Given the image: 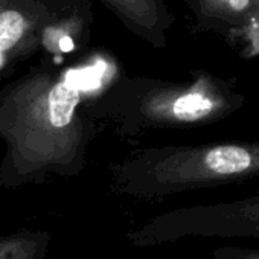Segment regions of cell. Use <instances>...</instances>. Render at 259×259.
Listing matches in <instances>:
<instances>
[{
  "label": "cell",
  "instance_id": "obj_5",
  "mask_svg": "<svg viewBox=\"0 0 259 259\" xmlns=\"http://www.w3.org/2000/svg\"><path fill=\"white\" fill-rule=\"evenodd\" d=\"M218 259H259V250L242 247H224L217 251Z\"/></svg>",
  "mask_w": 259,
  "mask_h": 259
},
{
  "label": "cell",
  "instance_id": "obj_1",
  "mask_svg": "<svg viewBox=\"0 0 259 259\" xmlns=\"http://www.w3.org/2000/svg\"><path fill=\"white\" fill-rule=\"evenodd\" d=\"M259 176V142H221L182 148L163 163V179L176 188L218 186Z\"/></svg>",
  "mask_w": 259,
  "mask_h": 259
},
{
  "label": "cell",
  "instance_id": "obj_2",
  "mask_svg": "<svg viewBox=\"0 0 259 259\" xmlns=\"http://www.w3.org/2000/svg\"><path fill=\"white\" fill-rule=\"evenodd\" d=\"M186 223L194 233L259 239V192L242 200L195 209Z\"/></svg>",
  "mask_w": 259,
  "mask_h": 259
},
{
  "label": "cell",
  "instance_id": "obj_3",
  "mask_svg": "<svg viewBox=\"0 0 259 259\" xmlns=\"http://www.w3.org/2000/svg\"><path fill=\"white\" fill-rule=\"evenodd\" d=\"M207 16L224 23L233 38L259 20V0H201Z\"/></svg>",
  "mask_w": 259,
  "mask_h": 259
},
{
  "label": "cell",
  "instance_id": "obj_4",
  "mask_svg": "<svg viewBox=\"0 0 259 259\" xmlns=\"http://www.w3.org/2000/svg\"><path fill=\"white\" fill-rule=\"evenodd\" d=\"M25 31V19L17 11H5L0 14V51L14 46Z\"/></svg>",
  "mask_w": 259,
  "mask_h": 259
},
{
  "label": "cell",
  "instance_id": "obj_6",
  "mask_svg": "<svg viewBox=\"0 0 259 259\" xmlns=\"http://www.w3.org/2000/svg\"><path fill=\"white\" fill-rule=\"evenodd\" d=\"M60 49H61L63 52H70V51L73 49V41H72V38L63 37V38L60 40Z\"/></svg>",
  "mask_w": 259,
  "mask_h": 259
}]
</instances>
